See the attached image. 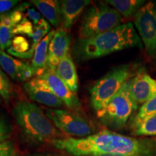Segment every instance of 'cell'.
Listing matches in <instances>:
<instances>
[{
	"instance_id": "6da1fadb",
	"label": "cell",
	"mask_w": 156,
	"mask_h": 156,
	"mask_svg": "<svg viewBox=\"0 0 156 156\" xmlns=\"http://www.w3.org/2000/svg\"><path fill=\"white\" fill-rule=\"evenodd\" d=\"M50 144L56 149L71 156L98 154L156 156V137L136 138L110 130H103L84 138L54 140Z\"/></svg>"
},
{
	"instance_id": "7a4b0ae2",
	"label": "cell",
	"mask_w": 156,
	"mask_h": 156,
	"mask_svg": "<svg viewBox=\"0 0 156 156\" xmlns=\"http://www.w3.org/2000/svg\"><path fill=\"white\" fill-rule=\"evenodd\" d=\"M133 47L141 48L142 44L134 25L129 22L98 36L78 38L73 44L71 55L75 61L81 62Z\"/></svg>"
},
{
	"instance_id": "3957f363",
	"label": "cell",
	"mask_w": 156,
	"mask_h": 156,
	"mask_svg": "<svg viewBox=\"0 0 156 156\" xmlns=\"http://www.w3.org/2000/svg\"><path fill=\"white\" fill-rule=\"evenodd\" d=\"M12 115L20 137L29 145H40L68 137L56 127L41 108L30 101H17L12 108Z\"/></svg>"
},
{
	"instance_id": "277c9868",
	"label": "cell",
	"mask_w": 156,
	"mask_h": 156,
	"mask_svg": "<svg viewBox=\"0 0 156 156\" xmlns=\"http://www.w3.org/2000/svg\"><path fill=\"white\" fill-rule=\"evenodd\" d=\"M137 63H129L112 68L94 83L90 90V101L95 112L101 110L119 91L126 82L140 71Z\"/></svg>"
},
{
	"instance_id": "5b68a950",
	"label": "cell",
	"mask_w": 156,
	"mask_h": 156,
	"mask_svg": "<svg viewBox=\"0 0 156 156\" xmlns=\"http://www.w3.org/2000/svg\"><path fill=\"white\" fill-rule=\"evenodd\" d=\"M122 16L105 2L93 4L84 13L79 38L85 39L112 30L122 24Z\"/></svg>"
},
{
	"instance_id": "8992f818",
	"label": "cell",
	"mask_w": 156,
	"mask_h": 156,
	"mask_svg": "<svg viewBox=\"0 0 156 156\" xmlns=\"http://www.w3.org/2000/svg\"><path fill=\"white\" fill-rule=\"evenodd\" d=\"M137 108L138 106L129 92L127 81L106 106L96 112V116L104 126L113 129H121L126 125L133 112Z\"/></svg>"
},
{
	"instance_id": "52a82bcc",
	"label": "cell",
	"mask_w": 156,
	"mask_h": 156,
	"mask_svg": "<svg viewBox=\"0 0 156 156\" xmlns=\"http://www.w3.org/2000/svg\"><path fill=\"white\" fill-rule=\"evenodd\" d=\"M46 114L56 127L66 136L84 138L95 134L94 125L82 111L48 108L46 111Z\"/></svg>"
},
{
	"instance_id": "ba28073f",
	"label": "cell",
	"mask_w": 156,
	"mask_h": 156,
	"mask_svg": "<svg viewBox=\"0 0 156 156\" xmlns=\"http://www.w3.org/2000/svg\"><path fill=\"white\" fill-rule=\"evenodd\" d=\"M134 23L147 54L156 58L155 2H151L142 6L134 15Z\"/></svg>"
},
{
	"instance_id": "9c48e42d",
	"label": "cell",
	"mask_w": 156,
	"mask_h": 156,
	"mask_svg": "<svg viewBox=\"0 0 156 156\" xmlns=\"http://www.w3.org/2000/svg\"><path fill=\"white\" fill-rule=\"evenodd\" d=\"M47 84L51 90L64 103L68 109L73 111H82V103L77 93L70 90L65 83L56 75L55 70L48 69L38 76Z\"/></svg>"
},
{
	"instance_id": "30bf717a",
	"label": "cell",
	"mask_w": 156,
	"mask_h": 156,
	"mask_svg": "<svg viewBox=\"0 0 156 156\" xmlns=\"http://www.w3.org/2000/svg\"><path fill=\"white\" fill-rule=\"evenodd\" d=\"M129 92L137 105H142L156 96V80L144 69L129 80Z\"/></svg>"
},
{
	"instance_id": "8fae6325",
	"label": "cell",
	"mask_w": 156,
	"mask_h": 156,
	"mask_svg": "<svg viewBox=\"0 0 156 156\" xmlns=\"http://www.w3.org/2000/svg\"><path fill=\"white\" fill-rule=\"evenodd\" d=\"M25 92L31 101L44 105L50 108H58L64 103L51 90L45 82L39 77H34L23 85Z\"/></svg>"
},
{
	"instance_id": "7c38bea8",
	"label": "cell",
	"mask_w": 156,
	"mask_h": 156,
	"mask_svg": "<svg viewBox=\"0 0 156 156\" xmlns=\"http://www.w3.org/2000/svg\"><path fill=\"white\" fill-rule=\"evenodd\" d=\"M0 67L12 80L18 82H28L36 76L31 64L12 57L0 50Z\"/></svg>"
},
{
	"instance_id": "4fadbf2b",
	"label": "cell",
	"mask_w": 156,
	"mask_h": 156,
	"mask_svg": "<svg viewBox=\"0 0 156 156\" xmlns=\"http://www.w3.org/2000/svg\"><path fill=\"white\" fill-rule=\"evenodd\" d=\"M71 36L69 32L58 28L55 30L48 46V68L55 70L56 66L62 59L70 53Z\"/></svg>"
},
{
	"instance_id": "5bb4252c",
	"label": "cell",
	"mask_w": 156,
	"mask_h": 156,
	"mask_svg": "<svg viewBox=\"0 0 156 156\" xmlns=\"http://www.w3.org/2000/svg\"><path fill=\"white\" fill-rule=\"evenodd\" d=\"M24 12L20 6L6 14L2 15L0 20V50L8 49L14 38V30L23 20Z\"/></svg>"
},
{
	"instance_id": "9a60e30c",
	"label": "cell",
	"mask_w": 156,
	"mask_h": 156,
	"mask_svg": "<svg viewBox=\"0 0 156 156\" xmlns=\"http://www.w3.org/2000/svg\"><path fill=\"white\" fill-rule=\"evenodd\" d=\"M91 4L90 0H62L59 1L61 28L68 31L71 29L85 9Z\"/></svg>"
},
{
	"instance_id": "2e32d148",
	"label": "cell",
	"mask_w": 156,
	"mask_h": 156,
	"mask_svg": "<svg viewBox=\"0 0 156 156\" xmlns=\"http://www.w3.org/2000/svg\"><path fill=\"white\" fill-rule=\"evenodd\" d=\"M55 72L70 90L74 93H77L79 88L78 76L71 53L68 54L60 61L56 66Z\"/></svg>"
},
{
	"instance_id": "e0dca14e",
	"label": "cell",
	"mask_w": 156,
	"mask_h": 156,
	"mask_svg": "<svg viewBox=\"0 0 156 156\" xmlns=\"http://www.w3.org/2000/svg\"><path fill=\"white\" fill-rule=\"evenodd\" d=\"M55 30H51L41 41L35 49L31 66L34 69L36 77L41 75L48 69V46Z\"/></svg>"
},
{
	"instance_id": "ac0fdd59",
	"label": "cell",
	"mask_w": 156,
	"mask_h": 156,
	"mask_svg": "<svg viewBox=\"0 0 156 156\" xmlns=\"http://www.w3.org/2000/svg\"><path fill=\"white\" fill-rule=\"evenodd\" d=\"M30 2L34 5L39 12L51 24L58 27L61 24V12L59 1L56 0H31Z\"/></svg>"
},
{
	"instance_id": "d6986e66",
	"label": "cell",
	"mask_w": 156,
	"mask_h": 156,
	"mask_svg": "<svg viewBox=\"0 0 156 156\" xmlns=\"http://www.w3.org/2000/svg\"><path fill=\"white\" fill-rule=\"evenodd\" d=\"M105 2L122 16L129 18L134 16L145 4L142 0H106Z\"/></svg>"
},
{
	"instance_id": "ffe728a7",
	"label": "cell",
	"mask_w": 156,
	"mask_h": 156,
	"mask_svg": "<svg viewBox=\"0 0 156 156\" xmlns=\"http://www.w3.org/2000/svg\"><path fill=\"white\" fill-rule=\"evenodd\" d=\"M129 127L133 136H155L156 116L149 117L140 121H130Z\"/></svg>"
},
{
	"instance_id": "44dd1931",
	"label": "cell",
	"mask_w": 156,
	"mask_h": 156,
	"mask_svg": "<svg viewBox=\"0 0 156 156\" xmlns=\"http://www.w3.org/2000/svg\"><path fill=\"white\" fill-rule=\"evenodd\" d=\"M51 31V26L46 20L43 18L39 22L38 24L34 26V32L32 36L30 37L33 39L32 45H31L30 49L28 51L25 52L22 55L19 56V58H31L34 54L35 49H36L37 45L40 43L41 41Z\"/></svg>"
},
{
	"instance_id": "7402d4cb",
	"label": "cell",
	"mask_w": 156,
	"mask_h": 156,
	"mask_svg": "<svg viewBox=\"0 0 156 156\" xmlns=\"http://www.w3.org/2000/svg\"><path fill=\"white\" fill-rule=\"evenodd\" d=\"M16 95L13 84L8 76L0 67V96L2 100L8 104Z\"/></svg>"
},
{
	"instance_id": "603a6c76",
	"label": "cell",
	"mask_w": 156,
	"mask_h": 156,
	"mask_svg": "<svg viewBox=\"0 0 156 156\" xmlns=\"http://www.w3.org/2000/svg\"><path fill=\"white\" fill-rule=\"evenodd\" d=\"M14 131L10 117L4 109L0 108V143L8 141Z\"/></svg>"
},
{
	"instance_id": "cb8c5ba5",
	"label": "cell",
	"mask_w": 156,
	"mask_h": 156,
	"mask_svg": "<svg viewBox=\"0 0 156 156\" xmlns=\"http://www.w3.org/2000/svg\"><path fill=\"white\" fill-rule=\"evenodd\" d=\"M153 116H156V96L142 104L137 114L132 117L130 121L136 122Z\"/></svg>"
},
{
	"instance_id": "d4e9b609",
	"label": "cell",
	"mask_w": 156,
	"mask_h": 156,
	"mask_svg": "<svg viewBox=\"0 0 156 156\" xmlns=\"http://www.w3.org/2000/svg\"><path fill=\"white\" fill-rule=\"evenodd\" d=\"M30 49L28 41L23 36H15L12 41V45L8 49L7 52L10 55L19 56L22 55Z\"/></svg>"
},
{
	"instance_id": "484cf974",
	"label": "cell",
	"mask_w": 156,
	"mask_h": 156,
	"mask_svg": "<svg viewBox=\"0 0 156 156\" xmlns=\"http://www.w3.org/2000/svg\"><path fill=\"white\" fill-rule=\"evenodd\" d=\"M24 12V17L28 19L29 20L33 23V24L36 25L43 19L41 14L36 10L34 7H31L30 3L24 2L20 5Z\"/></svg>"
},
{
	"instance_id": "4316f807",
	"label": "cell",
	"mask_w": 156,
	"mask_h": 156,
	"mask_svg": "<svg viewBox=\"0 0 156 156\" xmlns=\"http://www.w3.org/2000/svg\"><path fill=\"white\" fill-rule=\"evenodd\" d=\"M34 32V25L31 21L27 19L26 17H23V20L19 24L17 25L14 30V35L23 34L26 35L29 38L32 36Z\"/></svg>"
},
{
	"instance_id": "83f0119b",
	"label": "cell",
	"mask_w": 156,
	"mask_h": 156,
	"mask_svg": "<svg viewBox=\"0 0 156 156\" xmlns=\"http://www.w3.org/2000/svg\"><path fill=\"white\" fill-rule=\"evenodd\" d=\"M18 151L16 145L12 141L8 140L0 143V156H17Z\"/></svg>"
},
{
	"instance_id": "f1b7e54d",
	"label": "cell",
	"mask_w": 156,
	"mask_h": 156,
	"mask_svg": "<svg viewBox=\"0 0 156 156\" xmlns=\"http://www.w3.org/2000/svg\"><path fill=\"white\" fill-rule=\"evenodd\" d=\"M19 2L18 0H0V15L10 12V9Z\"/></svg>"
},
{
	"instance_id": "f546056e",
	"label": "cell",
	"mask_w": 156,
	"mask_h": 156,
	"mask_svg": "<svg viewBox=\"0 0 156 156\" xmlns=\"http://www.w3.org/2000/svg\"><path fill=\"white\" fill-rule=\"evenodd\" d=\"M25 156H71L64 152H44V153H37Z\"/></svg>"
},
{
	"instance_id": "4dcf8cb0",
	"label": "cell",
	"mask_w": 156,
	"mask_h": 156,
	"mask_svg": "<svg viewBox=\"0 0 156 156\" xmlns=\"http://www.w3.org/2000/svg\"><path fill=\"white\" fill-rule=\"evenodd\" d=\"M90 156H136V155H124V154H98V155H93Z\"/></svg>"
},
{
	"instance_id": "1f68e13d",
	"label": "cell",
	"mask_w": 156,
	"mask_h": 156,
	"mask_svg": "<svg viewBox=\"0 0 156 156\" xmlns=\"http://www.w3.org/2000/svg\"><path fill=\"white\" fill-rule=\"evenodd\" d=\"M2 98L1 96H0V103H2Z\"/></svg>"
},
{
	"instance_id": "d6a6232c",
	"label": "cell",
	"mask_w": 156,
	"mask_h": 156,
	"mask_svg": "<svg viewBox=\"0 0 156 156\" xmlns=\"http://www.w3.org/2000/svg\"><path fill=\"white\" fill-rule=\"evenodd\" d=\"M1 17H2V15H0V20H1Z\"/></svg>"
}]
</instances>
